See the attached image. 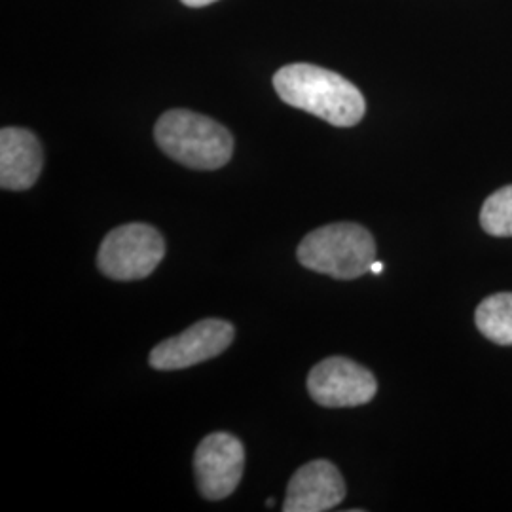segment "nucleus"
Segmentation results:
<instances>
[{
	"label": "nucleus",
	"instance_id": "1",
	"mask_svg": "<svg viewBox=\"0 0 512 512\" xmlns=\"http://www.w3.org/2000/svg\"><path fill=\"white\" fill-rule=\"evenodd\" d=\"M274 88L281 101L306 110L336 128L357 126L365 116L366 103L349 80L310 63H294L279 69Z\"/></svg>",
	"mask_w": 512,
	"mask_h": 512
},
{
	"label": "nucleus",
	"instance_id": "2",
	"mask_svg": "<svg viewBox=\"0 0 512 512\" xmlns=\"http://www.w3.org/2000/svg\"><path fill=\"white\" fill-rule=\"evenodd\" d=\"M154 137L171 160L190 169H220L234 154L232 133L192 110H167L154 128Z\"/></svg>",
	"mask_w": 512,
	"mask_h": 512
},
{
	"label": "nucleus",
	"instance_id": "3",
	"mask_svg": "<svg viewBox=\"0 0 512 512\" xmlns=\"http://www.w3.org/2000/svg\"><path fill=\"white\" fill-rule=\"evenodd\" d=\"M296 255L311 272L349 281L370 272L376 260V243L365 226L336 222L310 232L298 245Z\"/></svg>",
	"mask_w": 512,
	"mask_h": 512
},
{
	"label": "nucleus",
	"instance_id": "4",
	"mask_svg": "<svg viewBox=\"0 0 512 512\" xmlns=\"http://www.w3.org/2000/svg\"><path fill=\"white\" fill-rule=\"evenodd\" d=\"M162 234L143 222L110 230L97 253V268L114 281H137L152 274L164 260Z\"/></svg>",
	"mask_w": 512,
	"mask_h": 512
},
{
	"label": "nucleus",
	"instance_id": "5",
	"mask_svg": "<svg viewBox=\"0 0 512 512\" xmlns=\"http://www.w3.org/2000/svg\"><path fill=\"white\" fill-rule=\"evenodd\" d=\"M236 329L222 319H203L181 334L167 338L150 351L154 370H183L219 357L232 346Z\"/></svg>",
	"mask_w": 512,
	"mask_h": 512
},
{
	"label": "nucleus",
	"instance_id": "6",
	"mask_svg": "<svg viewBox=\"0 0 512 512\" xmlns=\"http://www.w3.org/2000/svg\"><path fill=\"white\" fill-rule=\"evenodd\" d=\"M374 374L346 357H329L311 368L308 393L325 408H355L376 397Z\"/></svg>",
	"mask_w": 512,
	"mask_h": 512
},
{
	"label": "nucleus",
	"instance_id": "7",
	"mask_svg": "<svg viewBox=\"0 0 512 512\" xmlns=\"http://www.w3.org/2000/svg\"><path fill=\"white\" fill-rule=\"evenodd\" d=\"M245 469L243 444L230 433H211L194 454V473L200 494L209 501L234 494Z\"/></svg>",
	"mask_w": 512,
	"mask_h": 512
},
{
	"label": "nucleus",
	"instance_id": "8",
	"mask_svg": "<svg viewBox=\"0 0 512 512\" xmlns=\"http://www.w3.org/2000/svg\"><path fill=\"white\" fill-rule=\"evenodd\" d=\"M346 497V482L327 459H315L300 467L294 473L283 511L285 512H325L340 505Z\"/></svg>",
	"mask_w": 512,
	"mask_h": 512
},
{
	"label": "nucleus",
	"instance_id": "9",
	"mask_svg": "<svg viewBox=\"0 0 512 512\" xmlns=\"http://www.w3.org/2000/svg\"><path fill=\"white\" fill-rule=\"evenodd\" d=\"M44 164L37 135L29 129L0 131V186L4 190H29L37 183Z\"/></svg>",
	"mask_w": 512,
	"mask_h": 512
},
{
	"label": "nucleus",
	"instance_id": "10",
	"mask_svg": "<svg viewBox=\"0 0 512 512\" xmlns=\"http://www.w3.org/2000/svg\"><path fill=\"white\" fill-rule=\"evenodd\" d=\"M478 330L499 346H512V293L488 296L475 313Z\"/></svg>",
	"mask_w": 512,
	"mask_h": 512
},
{
	"label": "nucleus",
	"instance_id": "11",
	"mask_svg": "<svg viewBox=\"0 0 512 512\" xmlns=\"http://www.w3.org/2000/svg\"><path fill=\"white\" fill-rule=\"evenodd\" d=\"M484 232L495 238H512V184L494 192L480 211Z\"/></svg>",
	"mask_w": 512,
	"mask_h": 512
},
{
	"label": "nucleus",
	"instance_id": "12",
	"mask_svg": "<svg viewBox=\"0 0 512 512\" xmlns=\"http://www.w3.org/2000/svg\"><path fill=\"white\" fill-rule=\"evenodd\" d=\"M181 2L186 4V6H190V8H202V6H209V4H213L217 0H181Z\"/></svg>",
	"mask_w": 512,
	"mask_h": 512
},
{
	"label": "nucleus",
	"instance_id": "13",
	"mask_svg": "<svg viewBox=\"0 0 512 512\" xmlns=\"http://www.w3.org/2000/svg\"><path fill=\"white\" fill-rule=\"evenodd\" d=\"M370 272H372V274H382V272H384V262H380V260H374V262H372V266H370Z\"/></svg>",
	"mask_w": 512,
	"mask_h": 512
},
{
	"label": "nucleus",
	"instance_id": "14",
	"mask_svg": "<svg viewBox=\"0 0 512 512\" xmlns=\"http://www.w3.org/2000/svg\"><path fill=\"white\" fill-rule=\"evenodd\" d=\"M275 505V499L274 497H270V499H268V507H274Z\"/></svg>",
	"mask_w": 512,
	"mask_h": 512
}]
</instances>
